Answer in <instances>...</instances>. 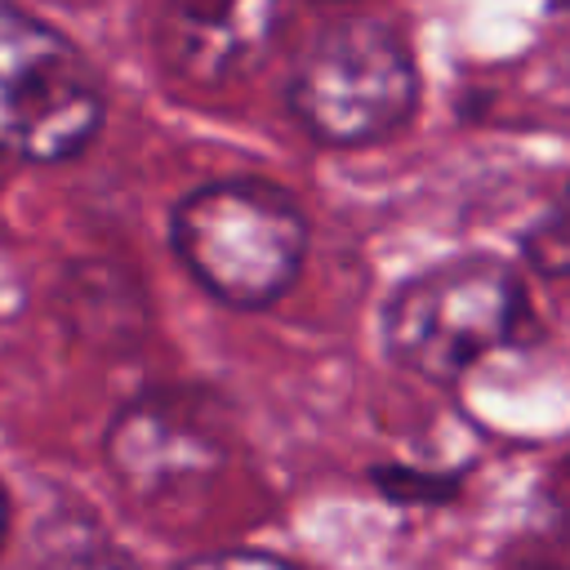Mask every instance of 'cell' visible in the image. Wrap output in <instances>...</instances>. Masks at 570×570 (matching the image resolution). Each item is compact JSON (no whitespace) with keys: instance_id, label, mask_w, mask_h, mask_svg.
<instances>
[{"instance_id":"6da1fadb","label":"cell","mask_w":570,"mask_h":570,"mask_svg":"<svg viewBox=\"0 0 570 570\" xmlns=\"http://www.w3.org/2000/svg\"><path fill=\"white\" fill-rule=\"evenodd\" d=\"M169 249L187 276L236 312L289 294L307 258V218L289 191L263 178H214L169 209Z\"/></svg>"},{"instance_id":"277c9868","label":"cell","mask_w":570,"mask_h":570,"mask_svg":"<svg viewBox=\"0 0 570 570\" xmlns=\"http://www.w3.org/2000/svg\"><path fill=\"white\" fill-rule=\"evenodd\" d=\"M107 120V94L80 45L31 9L0 4V156L67 165Z\"/></svg>"},{"instance_id":"8fae6325","label":"cell","mask_w":570,"mask_h":570,"mask_svg":"<svg viewBox=\"0 0 570 570\" xmlns=\"http://www.w3.org/2000/svg\"><path fill=\"white\" fill-rule=\"evenodd\" d=\"M9 525H13V499H9V485L0 481V552H4V539H9Z\"/></svg>"},{"instance_id":"5b68a950","label":"cell","mask_w":570,"mask_h":570,"mask_svg":"<svg viewBox=\"0 0 570 570\" xmlns=\"http://www.w3.org/2000/svg\"><path fill=\"white\" fill-rule=\"evenodd\" d=\"M102 454L129 494L160 499L214 476L223 468V436L200 414L196 396L147 392L111 419Z\"/></svg>"},{"instance_id":"3957f363","label":"cell","mask_w":570,"mask_h":570,"mask_svg":"<svg viewBox=\"0 0 570 570\" xmlns=\"http://www.w3.org/2000/svg\"><path fill=\"white\" fill-rule=\"evenodd\" d=\"M525 316V285L503 258L459 254L405 276L387 294L383 347L401 370L454 387L494 347L512 343Z\"/></svg>"},{"instance_id":"8992f818","label":"cell","mask_w":570,"mask_h":570,"mask_svg":"<svg viewBox=\"0 0 570 570\" xmlns=\"http://www.w3.org/2000/svg\"><path fill=\"white\" fill-rule=\"evenodd\" d=\"M281 9L267 0H183L156 13V53L187 85H227L245 67H254L276 40Z\"/></svg>"},{"instance_id":"7a4b0ae2","label":"cell","mask_w":570,"mask_h":570,"mask_svg":"<svg viewBox=\"0 0 570 570\" xmlns=\"http://www.w3.org/2000/svg\"><path fill=\"white\" fill-rule=\"evenodd\" d=\"M285 107L321 147H374L419 111L410 36L383 13L330 18L285 76Z\"/></svg>"},{"instance_id":"7c38bea8","label":"cell","mask_w":570,"mask_h":570,"mask_svg":"<svg viewBox=\"0 0 570 570\" xmlns=\"http://www.w3.org/2000/svg\"><path fill=\"white\" fill-rule=\"evenodd\" d=\"M566 468H570V459H566Z\"/></svg>"},{"instance_id":"52a82bcc","label":"cell","mask_w":570,"mask_h":570,"mask_svg":"<svg viewBox=\"0 0 570 570\" xmlns=\"http://www.w3.org/2000/svg\"><path fill=\"white\" fill-rule=\"evenodd\" d=\"M370 481L396 508H441V503H454V494H459L454 472H419L405 463H379V468H370Z\"/></svg>"},{"instance_id":"9c48e42d","label":"cell","mask_w":570,"mask_h":570,"mask_svg":"<svg viewBox=\"0 0 570 570\" xmlns=\"http://www.w3.org/2000/svg\"><path fill=\"white\" fill-rule=\"evenodd\" d=\"M178 570H298V566L276 552H263V548H218V552L183 561Z\"/></svg>"},{"instance_id":"ba28073f","label":"cell","mask_w":570,"mask_h":570,"mask_svg":"<svg viewBox=\"0 0 570 570\" xmlns=\"http://www.w3.org/2000/svg\"><path fill=\"white\" fill-rule=\"evenodd\" d=\"M521 254L539 276H570V187L566 196L521 236Z\"/></svg>"},{"instance_id":"30bf717a","label":"cell","mask_w":570,"mask_h":570,"mask_svg":"<svg viewBox=\"0 0 570 570\" xmlns=\"http://www.w3.org/2000/svg\"><path fill=\"white\" fill-rule=\"evenodd\" d=\"M49 570H134V561L116 548H102V543H85L67 557H58Z\"/></svg>"}]
</instances>
